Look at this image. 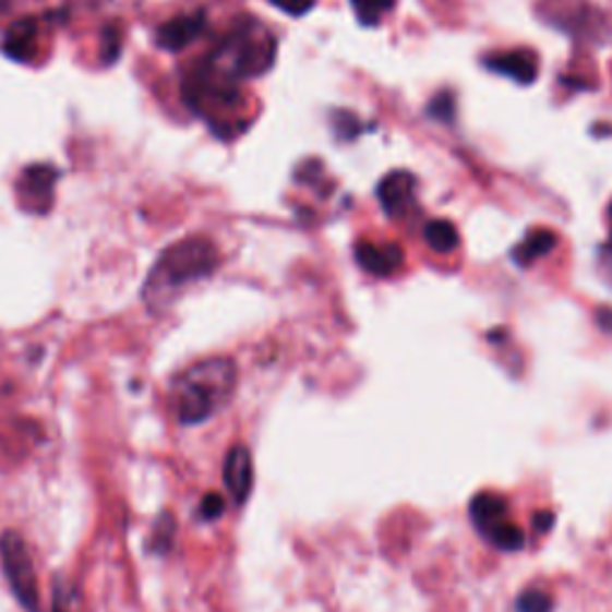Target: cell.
Wrapping results in <instances>:
<instances>
[{
  "instance_id": "cell-20",
  "label": "cell",
  "mask_w": 612,
  "mask_h": 612,
  "mask_svg": "<svg viewBox=\"0 0 612 612\" xmlns=\"http://www.w3.org/2000/svg\"><path fill=\"white\" fill-rule=\"evenodd\" d=\"M598 326H601L605 333H612V309L610 307L598 311Z\"/></svg>"
},
{
  "instance_id": "cell-17",
  "label": "cell",
  "mask_w": 612,
  "mask_h": 612,
  "mask_svg": "<svg viewBox=\"0 0 612 612\" xmlns=\"http://www.w3.org/2000/svg\"><path fill=\"white\" fill-rule=\"evenodd\" d=\"M271 3L287 12V15L299 17V15H307V12L314 8L316 0H271Z\"/></svg>"
},
{
  "instance_id": "cell-5",
  "label": "cell",
  "mask_w": 612,
  "mask_h": 612,
  "mask_svg": "<svg viewBox=\"0 0 612 612\" xmlns=\"http://www.w3.org/2000/svg\"><path fill=\"white\" fill-rule=\"evenodd\" d=\"M0 565L20 605L27 612L39 610V584H36L34 560L27 543L17 531L0 536Z\"/></svg>"
},
{
  "instance_id": "cell-2",
  "label": "cell",
  "mask_w": 612,
  "mask_h": 612,
  "mask_svg": "<svg viewBox=\"0 0 612 612\" xmlns=\"http://www.w3.org/2000/svg\"><path fill=\"white\" fill-rule=\"evenodd\" d=\"M218 249L206 237H187L168 247L148 273L144 299L148 307H164V297L182 285L206 278L218 266Z\"/></svg>"
},
{
  "instance_id": "cell-4",
  "label": "cell",
  "mask_w": 612,
  "mask_h": 612,
  "mask_svg": "<svg viewBox=\"0 0 612 612\" xmlns=\"http://www.w3.org/2000/svg\"><path fill=\"white\" fill-rule=\"evenodd\" d=\"M469 517L477 531L491 545H495L497 551L515 553L521 551L524 543H527L524 531L509 519V505L503 495L497 493L473 495V501L469 505Z\"/></svg>"
},
{
  "instance_id": "cell-16",
  "label": "cell",
  "mask_w": 612,
  "mask_h": 612,
  "mask_svg": "<svg viewBox=\"0 0 612 612\" xmlns=\"http://www.w3.org/2000/svg\"><path fill=\"white\" fill-rule=\"evenodd\" d=\"M80 603H77V593L70 584L65 581H56V591H53V612H77Z\"/></svg>"
},
{
  "instance_id": "cell-14",
  "label": "cell",
  "mask_w": 612,
  "mask_h": 612,
  "mask_svg": "<svg viewBox=\"0 0 612 612\" xmlns=\"http://www.w3.org/2000/svg\"><path fill=\"white\" fill-rule=\"evenodd\" d=\"M517 612H553V596L543 589H527L517 598Z\"/></svg>"
},
{
  "instance_id": "cell-15",
  "label": "cell",
  "mask_w": 612,
  "mask_h": 612,
  "mask_svg": "<svg viewBox=\"0 0 612 612\" xmlns=\"http://www.w3.org/2000/svg\"><path fill=\"white\" fill-rule=\"evenodd\" d=\"M429 116L441 120V122H453L455 120V94L453 92H441L431 98L429 104Z\"/></svg>"
},
{
  "instance_id": "cell-9",
  "label": "cell",
  "mask_w": 612,
  "mask_h": 612,
  "mask_svg": "<svg viewBox=\"0 0 612 612\" xmlns=\"http://www.w3.org/2000/svg\"><path fill=\"white\" fill-rule=\"evenodd\" d=\"M415 187H417L415 175L407 170H395L385 175L379 184V202L385 214L388 216L405 214L407 206L411 204V199H415Z\"/></svg>"
},
{
  "instance_id": "cell-3",
  "label": "cell",
  "mask_w": 612,
  "mask_h": 612,
  "mask_svg": "<svg viewBox=\"0 0 612 612\" xmlns=\"http://www.w3.org/2000/svg\"><path fill=\"white\" fill-rule=\"evenodd\" d=\"M276 60V41L264 27H237L225 36L223 46L211 56L208 68L230 80H244L264 74Z\"/></svg>"
},
{
  "instance_id": "cell-12",
  "label": "cell",
  "mask_w": 612,
  "mask_h": 612,
  "mask_svg": "<svg viewBox=\"0 0 612 612\" xmlns=\"http://www.w3.org/2000/svg\"><path fill=\"white\" fill-rule=\"evenodd\" d=\"M423 242H427L435 254H449L459 247V232L449 220L435 218L423 225Z\"/></svg>"
},
{
  "instance_id": "cell-21",
  "label": "cell",
  "mask_w": 612,
  "mask_h": 612,
  "mask_svg": "<svg viewBox=\"0 0 612 612\" xmlns=\"http://www.w3.org/2000/svg\"><path fill=\"white\" fill-rule=\"evenodd\" d=\"M608 218H610V228H612V204H610V208H608Z\"/></svg>"
},
{
  "instance_id": "cell-18",
  "label": "cell",
  "mask_w": 612,
  "mask_h": 612,
  "mask_svg": "<svg viewBox=\"0 0 612 612\" xmlns=\"http://www.w3.org/2000/svg\"><path fill=\"white\" fill-rule=\"evenodd\" d=\"M223 509H225V501L220 495H206L204 497V503H202V517L204 519H216L223 515Z\"/></svg>"
},
{
  "instance_id": "cell-13",
  "label": "cell",
  "mask_w": 612,
  "mask_h": 612,
  "mask_svg": "<svg viewBox=\"0 0 612 612\" xmlns=\"http://www.w3.org/2000/svg\"><path fill=\"white\" fill-rule=\"evenodd\" d=\"M352 8L361 24L376 27V24H381V20L395 8V0H352Z\"/></svg>"
},
{
  "instance_id": "cell-10",
  "label": "cell",
  "mask_w": 612,
  "mask_h": 612,
  "mask_svg": "<svg viewBox=\"0 0 612 612\" xmlns=\"http://www.w3.org/2000/svg\"><path fill=\"white\" fill-rule=\"evenodd\" d=\"M206 27L204 15H182L166 22L156 34V44L166 51H182L187 44H192L202 29Z\"/></svg>"
},
{
  "instance_id": "cell-7",
  "label": "cell",
  "mask_w": 612,
  "mask_h": 612,
  "mask_svg": "<svg viewBox=\"0 0 612 612\" xmlns=\"http://www.w3.org/2000/svg\"><path fill=\"white\" fill-rule=\"evenodd\" d=\"M355 259L371 276L388 278L405 264V252L399 244H373L369 240H359L355 247Z\"/></svg>"
},
{
  "instance_id": "cell-1",
  "label": "cell",
  "mask_w": 612,
  "mask_h": 612,
  "mask_svg": "<svg viewBox=\"0 0 612 612\" xmlns=\"http://www.w3.org/2000/svg\"><path fill=\"white\" fill-rule=\"evenodd\" d=\"M237 388V367L228 357L196 361L175 376L170 385V405L184 427H196L230 403Z\"/></svg>"
},
{
  "instance_id": "cell-19",
  "label": "cell",
  "mask_w": 612,
  "mask_h": 612,
  "mask_svg": "<svg viewBox=\"0 0 612 612\" xmlns=\"http://www.w3.org/2000/svg\"><path fill=\"white\" fill-rule=\"evenodd\" d=\"M553 521H555L553 512H539V515H536V529H539L541 533H545L548 529L553 527Z\"/></svg>"
},
{
  "instance_id": "cell-11",
  "label": "cell",
  "mask_w": 612,
  "mask_h": 612,
  "mask_svg": "<svg viewBox=\"0 0 612 612\" xmlns=\"http://www.w3.org/2000/svg\"><path fill=\"white\" fill-rule=\"evenodd\" d=\"M557 244V235L553 230H531L524 240L512 249V259L519 266H531L536 259L551 254Z\"/></svg>"
},
{
  "instance_id": "cell-8",
  "label": "cell",
  "mask_w": 612,
  "mask_h": 612,
  "mask_svg": "<svg viewBox=\"0 0 612 612\" xmlns=\"http://www.w3.org/2000/svg\"><path fill=\"white\" fill-rule=\"evenodd\" d=\"M485 70L505 74V77L515 80L519 84H531L539 74V60L533 51L527 48H517V51H501L483 58Z\"/></svg>"
},
{
  "instance_id": "cell-6",
  "label": "cell",
  "mask_w": 612,
  "mask_h": 612,
  "mask_svg": "<svg viewBox=\"0 0 612 612\" xmlns=\"http://www.w3.org/2000/svg\"><path fill=\"white\" fill-rule=\"evenodd\" d=\"M223 479L228 491L232 495V501L237 505L247 503L249 493L254 489V461H252V453L244 445H235L228 457H225V467H223Z\"/></svg>"
}]
</instances>
